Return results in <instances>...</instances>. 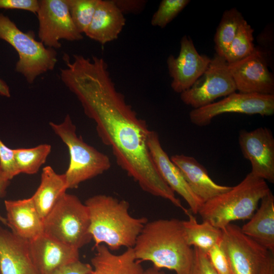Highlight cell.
I'll return each instance as SVG.
<instances>
[{"mask_svg": "<svg viewBox=\"0 0 274 274\" xmlns=\"http://www.w3.org/2000/svg\"><path fill=\"white\" fill-rule=\"evenodd\" d=\"M68 58H64L60 79L95 122L99 138L111 149L118 166L144 191L182 208L152 160L148 147L151 130L116 88L105 59L78 54L73 55L71 61Z\"/></svg>", "mask_w": 274, "mask_h": 274, "instance_id": "cell-1", "label": "cell"}, {"mask_svg": "<svg viewBox=\"0 0 274 274\" xmlns=\"http://www.w3.org/2000/svg\"><path fill=\"white\" fill-rule=\"evenodd\" d=\"M136 260L149 261L158 269L189 274L194 259L193 248L184 234L182 221L160 219L147 222L132 248Z\"/></svg>", "mask_w": 274, "mask_h": 274, "instance_id": "cell-2", "label": "cell"}, {"mask_svg": "<svg viewBox=\"0 0 274 274\" xmlns=\"http://www.w3.org/2000/svg\"><path fill=\"white\" fill-rule=\"evenodd\" d=\"M85 204L89 213L90 233L94 247L104 244L112 251L122 247L133 248L148 222L145 217L130 215L128 201L110 195H94Z\"/></svg>", "mask_w": 274, "mask_h": 274, "instance_id": "cell-3", "label": "cell"}, {"mask_svg": "<svg viewBox=\"0 0 274 274\" xmlns=\"http://www.w3.org/2000/svg\"><path fill=\"white\" fill-rule=\"evenodd\" d=\"M270 191L266 181L250 173L236 186L205 202L198 214L221 229L233 221L250 219Z\"/></svg>", "mask_w": 274, "mask_h": 274, "instance_id": "cell-4", "label": "cell"}, {"mask_svg": "<svg viewBox=\"0 0 274 274\" xmlns=\"http://www.w3.org/2000/svg\"><path fill=\"white\" fill-rule=\"evenodd\" d=\"M49 125L69 151V165L64 173L67 189L77 188L81 183L110 169V158L86 143L81 136L77 135L76 125L69 115L61 123L50 122Z\"/></svg>", "mask_w": 274, "mask_h": 274, "instance_id": "cell-5", "label": "cell"}, {"mask_svg": "<svg viewBox=\"0 0 274 274\" xmlns=\"http://www.w3.org/2000/svg\"><path fill=\"white\" fill-rule=\"evenodd\" d=\"M43 224L44 234L78 250L92 239L88 208L73 194H63L44 219Z\"/></svg>", "mask_w": 274, "mask_h": 274, "instance_id": "cell-6", "label": "cell"}, {"mask_svg": "<svg viewBox=\"0 0 274 274\" xmlns=\"http://www.w3.org/2000/svg\"><path fill=\"white\" fill-rule=\"evenodd\" d=\"M0 39L11 45L18 54L16 72L29 84L37 77L53 70L57 61L55 49L37 41L31 32H24L7 16L0 13Z\"/></svg>", "mask_w": 274, "mask_h": 274, "instance_id": "cell-7", "label": "cell"}, {"mask_svg": "<svg viewBox=\"0 0 274 274\" xmlns=\"http://www.w3.org/2000/svg\"><path fill=\"white\" fill-rule=\"evenodd\" d=\"M220 244L231 274H274V253L244 234L230 223L221 229Z\"/></svg>", "mask_w": 274, "mask_h": 274, "instance_id": "cell-8", "label": "cell"}, {"mask_svg": "<svg viewBox=\"0 0 274 274\" xmlns=\"http://www.w3.org/2000/svg\"><path fill=\"white\" fill-rule=\"evenodd\" d=\"M236 91L228 63L224 57L215 53L206 71L189 89L180 94V98L185 105L196 109Z\"/></svg>", "mask_w": 274, "mask_h": 274, "instance_id": "cell-9", "label": "cell"}, {"mask_svg": "<svg viewBox=\"0 0 274 274\" xmlns=\"http://www.w3.org/2000/svg\"><path fill=\"white\" fill-rule=\"evenodd\" d=\"M229 113L271 116L274 113V94L235 92L222 100L192 110L189 118L194 125L203 127L209 125L214 117Z\"/></svg>", "mask_w": 274, "mask_h": 274, "instance_id": "cell-10", "label": "cell"}, {"mask_svg": "<svg viewBox=\"0 0 274 274\" xmlns=\"http://www.w3.org/2000/svg\"><path fill=\"white\" fill-rule=\"evenodd\" d=\"M36 14L39 21L38 37L47 48H60L61 40L75 41L83 39L73 22L66 0L39 1Z\"/></svg>", "mask_w": 274, "mask_h": 274, "instance_id": "cell-11", "label": "cell"}, {"mask_svg": "<svg viewBox=\"0 0 274 274\" xmlns=\"http://www.w3.org/2000/svg\"><path fill=\"white\" fill-rule=\"evenodd\" d=\"M268 62L266 53L255 47L249 56L228 63L236 90L246 93L274 94V79Z\"/></svg>", "mask_w": 274, "mask_h": 274, "instance_id": "cell-12", "label": "cell"}, {"mask_svg": "<svg viewBox=\"0 0 274 274\" xmlns=\"http://www.w3.org/2000/svg\"><path fill=\"white\" fill-rule=\"evenodd\" d=\"M238 143L244 158L251 165L254 176L271 183L274 182V138L268 128L251 131L241 130Z\"/></svg>", "mask_w": 274, "mask_h": 274, "instance_id": "cell-13", "label": "cell"}, {"mask_svg": "<svg viewBox=\"0 0 274 274\" xmlns=\"http://www.w3.org/2000/svg\"><path fill=\"white\" fill-rule=\"evenodd\" d=\"M211 60L209 56L198 53L190 38L183 36L178 56L170 55L166 60L173 91L181 94L189 89L206 71Z\"/></svg>", "mask_w": 274, "mask_h": 274, "instance_id": "cell-14", "label": "cell"}, {"mask_svg": "<svg viewBox=\"0 0 274 274\" xmlns=\"http://www.w3.org/2000/svg\"><path fill=\"white\" fill-rule=\"evenodd\" d=\"M148 147L155 165L164 181L175 193L184 199L192 213L198 214L204 203L193 192L180 169L163 150L157 132L150 131Z\"/></svg>", "mask_w": 274, "mask_h": 274, "instance_id": "cell-15", "label": "cell"}, {"mask_svg": "<svg viewBox=\"0 0 274 274\" xmlns=\"http://www.w3.org/2000/svg\"><path fill=\"white\" fill-rule=\"evenodd\" d=\"M30 259L37 274H52L59 268L79 260V250L43 233L28 242Z\"/></svg>", "mask_w": 274, "mask_h": 274, "instance_id": "cell-16", "label": "cell"}, {"mask_svg": "<svg viewBox=\"0 0 274 274\" xmlns=\"http://www.w3.org/2000/svg\"><path fill=\"white\" fill-rule=\"evenodd\" d=\"M7 226L18 237L30 241L44 233L43 220L31 197L5 200Z\"/></svg>", "mask_w": 274, "mask_h": 274, "instance_id": "cell-17", "label": "cell"}, {"mask_svg": "<svg viewBox=\"0 0 274 274\" xmlns=\"http://www.w3.org/2000/svg\"><path fill=\"white\" fill-rule=\"evenodd\" d=\"M170 158L180 169L193 192L203 203L231 188L215 182L204 166L193 157L176 154Z\"/></svg>", "mask_w": 274, "mask_h": 274, "instance_id": "cell-18", "label": "cell"}, {"mask_svg": "<svg viewBox=\"0 0 274 274\" xmlns=\"http://www.w3.org/2000/svg\"><path fill=\"white\" fill-rule=\"evenodd\" d=\"M0 274H37L30 259L28 242L1 226Z\"/></svg>", "mask_w": 274, "mask_h": 274, "instance_id": "cell-19", "label": "cell"}, {"mask_svg": "<svg viewBox=\"0 0 274 274\" xmlns=\"http://www.w3.org/2000/svg\"><path fill=\"white\" fill-rule=\"evenodd\" d=\"M125 22L124 15L113 0H99L92 20L84 33L105 45L118 39Z\"/></svg>", "mask_w": 274, "mask_h": 274, "instance_id": "cell-20", "label": "cell"}, {"mask_svg": "<svg viewBox=\"0 0 274 274\" xmlns=\"http://www.w3.org/2000/svg\"><path fill=\"white\" fill-rule=\"evenodd\" d=\"M241 229L244 234L274 253V196L271 190L261 198L260 207Z\"/></svg>", "mask_w": 274, "mask_h": 274, "instance_id": "cell-21", "label": "cell"}, {"mask_svg": "<svg viewBox=\"0 0 274 274\" xmlns=\"http://www.w3.org/2000/svg\"><path fill=\"white\" fill-rule=\"evenodd\" d=\"M96 253L91 259L93 274H143L141 262L135 258L132 248L122 254H115L104 244L96 247Z\"/></svg>", "mask_w": 274, "mask_h": 274, "instance_id": "cell-22", "label": "cell"}, {"mask_svg": "<svg viewBox=\"0 0 274 274\" xmlns=\"http://www.w3.org/2000/svg\"><path fill=\"white\" fill-rule=\"evenodd\" d=\"M67 189L64 174H57L49 165L43 168L40 184L31 197L43 220Z\"/></svg>", "mask_w": 274, "mask_h": 274, "instance_id": "cell-23", "label": "cell"}, {"mask_svg": "<svg viewBox=\"0 0 274 274\" xmlns=\"http://www.w3.org/2000/svg\"><path fill=\"white\" fill-rule=\"evenodd\" d=\"M187 215L188 219L182 221L186 240L190 246H193L206 253L219 243L222 230L207 221L198 223L190 212Z\"/></svg>", "mask_w": 274, "mask_h": 274, "instance_id": "cell-24", "label": "cell"}, {"mask_svg": "<svg viewBox=\"0 0 274 274\" xmlns=\"http://www.w3.org/2000/svg\"><path fill=\"white\" fill-rule=\"evenodd\" d=\"M245 19L235 8L225 10L214 37L216 53L224 57L239 26Z\"/></svg>", "mask_w": 274, "mask_h": 274, "instance_id": "cell-25", "label": "cell"}, {"mask_svg": "<svg viewBox=\"0 0 274 274\" xmlns=\"http://www.w3.org/2000/svg\"><path fill=\"white\" fill-rule=\"evenodd\" d=\"M17 168L20 174H37L51 151V146L40 144L30 148L13 149Z\"/></svg>", "mask_w": 274, "mask_h": 274, "instance_id": "cell-26", "label": "cell"}, {"mask_svg": "<svg viewBox=\"0 0 274 274\" xmlns=\"http://www.w3.org/2000/svg\"><path fill=\"white\" fill-rule=\"evenodd\" d=\"M253 32L254 29L244 19L224 56L228 64L244 58L254 51L256 47L253 43Z\"/></svg>", "mask_w": 274, "mask_h": 274, "instance_id": "cell-27", "label": "cell"}, {"mask_svg": "<svg viewBox=\"0 0 274 274\" xmlns=\"http://www.w3.org/2000/svg\"><path fill=\"white\" fill-rule=\"evenodd\" d=\"M99 0H66L69 12L78 30L85 33L89 26Z\"/></svg>", "mask_w": 274, "mask_h": 274, "instance_id": "cell-28", "label": "cell"}, {"mask_svg": "<svg viewBox=\"0 0 274 274\" xmlns=\"http://www.w3.org/2000/svg\"><path fill=\"white\" fill-rule=\"evenodd\" d=\"M190 2L189 0H162L152 17V25L161 28L165 27Z\"/></svg>", "mask_w": 274, "mask_h": 274, "instance_id": "cell-29", "label": "cell"}, {"mask_svg": "<svg viewBox=\"0 0 274 274\" xmlns=\"http://www.w3.org/2000/svg\"><path fill=\"white\" fill-rule=\"evenodd\" d=\"M0 174L9 181L20 174L17 167L13 149L8 147L1 139Z\"/></svg>", "mask_w": 274, "mask_h": 274, "instance_id": "cell-30", "label": "cell"}, {"mask_svg": "<svg viewBox=\"0 0 274 274\" xmlns=\"http://www.w3.org/2000/svg\"><path fill=\"white\" fill-rule=\"evenodd\" d=\"M206 254L218 274H231L228 258L220 243L211 248Z\"/></svg>", "mask_w": 274, "mask_h": 274, "instance_id": "cell-31", "label": "cell"}, {"mask_svg": "<svg viewBox=\"0 0 274 274\" xmlns=\"http://www.w3.org/2000/svg\"><path fill=\"white\" fill-rule=\"evenodd\" d=\"M193 251V262L189 274H218L205 252L194 247Z\"/></svg>", "mask_w": 274, "mask_h": 274, "instance_id": "cell-32", "label": "cell"}, {"mask_svg": "<svg viewBox=\"0 0 274 274\" xmlns=\"http://www.w3.org/2000/svg\"><path fill=\"white\" fill-rule=\"evenodd\" d=\"M39 7L38 0H0V9L25 10L36 14Z\"/></svg>", "mask_w": 274, "mask_h": 274, "instance_id": "cell-33", "label": "cell"}, {"mask_svg": "<svg viewBox=\"0 0 274 274\" xmlns=\"http://www.w3.org/2000/svg\"><path fill=\"white\" fill-rule=\"evenodd\" d=\"M52 274H93V268L90 264L78 260L59 268Z\"/></svg>", "mask_w": 274, "mask_h": 274, "instance_id": "cell-34", "label": "cell"}, {"mask_svg": "<svg viewBox=\"0 0 274 274\" xmlns=\"http://www.w3.org/2000/svg\"><path fill=\"white\" fill-rule=\"evenodd\" d=\"M115 5L124 15L139 14L145 9L147 1L145 0H113Z\"/></svg>", "mask_w": 274, "mask_h": 274, "instance_id": "cell-35", "label": "cell"}, {"mask_svg": "<svg viewBox=\"0 0 274 274\" xmlns=\"http://www.w3.org/2000/svg\"><path fill=\"white\" fill-rule=\"evenodd\" d=\"M10 181L6 180L0 174V197H4L7 192V189L9 185ZM0 222L3 224L7 226V222L6 218H4L0 214Z\"/></svg>", "mask_w": 274, "mask_h": 274, "instance_id": "cell-36", "label": "cell"}, {"mask_svg": "<svg viewBox=\"0 0 274 274\" xmlns=\"http://www.w3.org/2000/svg\"><path fill=\"white\" fill-rule=\"evenodd\" d=\"M0 95L10 97L11 93L9 86L3 79L0 78Z\"/></svg>", "mask_w": 274, "mask_h": 274, "instance_id": "cell-37", "label": "cell"}, {"mask_svg": "<svg viewBox=\"0 0 274 274\" xmlns=\"http://www.w3.org/2000/svg\"><path fill=\"white\" fill-rule=\"evenodd\" d=\"M143 274H166L160 269L155 267L154 266L150 267L144 270Z\"/></svg>", "mask_w": 274, "mask_h": 274, "instance_id": "cell-38", "label": "cell"}]
</instances>
